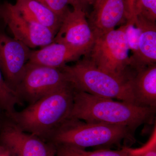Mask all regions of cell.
<instances>
[{"label": "cell", "instance_id": "obj_1", "mask_svg": "<svg viewBox=\"0 0 156 156\" xmlns=\"http://www.w3.org/2000/svg\"><path fill=\"white\" fill-rule=\"evenodd\" d=\"M155 112V108L97 97L74 88L72 108L68 118L125 126L135 130L142 124L151 122Z\"/></svg>", "mask_w": 156, "mask_h": 156}, {"label": "cell", "instance_id": "obj_2", "mask_svg": "<svg viewBox=\"0 0 156 156\" xmlns=\"http://www.w3.org/2000/svg\"><path fill=\"white\" fill-rule=\"evenodd\" d=\"M74 88L70 83L58 88L20 111L5 115L23 131L47 140L68 119L72 108Z\"/></svg>", "mask_w": 156, "mask_h": 156}, {"label": "cell", "instance_id": "obj_3", "mask_svg": "<svg viewBox=\"0 0 156 156\" xmlns=\"http://www.w3.org/2000/svg\"><path fill=\"white\" fill-rule=\"evenodd\" d=\"M134 130L125 126L88 122L68 118L51 133L46 141L55 146L65 145L85 149L119 144L132 138Z\"/></svg>", "mask_w": 156, "mask_h": 156}, {"label": "cell", "instance_id": "obj_4", "mask_svg": "<svg viewBox=\"0 0 156 156\" xmlns=\"http://www.w3.org/2000/svg\"><path fill=\"white\" fill-rule=\"evenodd\" d=\"M61 69L76 89L103 98L117 99L136 105L130 77H118L99 69L89 58Z\"/></svg>", "mask_w": 156, "mask_h": 156}, {"label": "cell", "instance_id": "obj_5", "mask_svg": "<svg viewBox=\"0 0 156 156\" xmlns=\"http://www.w3.org/2000/svg\"><path fill=\"white\" fill-rule=\"evenodd\" d=\"M125 24L117 29L95 37L89 58L99 69L118 77L128 78L131 66L129 48L125 33Z\"/></svg>", "mask_w": 156, "mask_h": 156}, {"label": "cell", "instance_id": "obj_6", "mask_svg": "<svg viewBox=\"0 0 156 156\" xmlns=\"http://www.w3.org/2000/svg\"><path fill=\"white\" fill-rule=\"evenodd\" d=\"M68 83L61 68L27 62L15 92L21 102L30 105Z\"/></svg>", "mask_w": 156, "mask_h": 156}, {"label": "cell", "instance_id": "obj_7", "mask_svg": "<svg viewBox=\"0 0 156 156\" xmlns=\"http://www.w3.org/2000/svg\"><path fill=\"white\" fill-rule=\"evenodd\" d=\"M0 20L8 26L14 38L30 49L51 44L56 35L51 30L23 15L15 5L9 2L0 4Z\"/></svg>", "mask_w": 156, "mask_h": 156}, {"label": "cell", "instance_id": "obj_8", "mask_svg": "<svg viewBox=\"0 0 156 156\" xmlns=\"http://www.w3.org/2000/svg\"><path fill=\"white\" fill-rule=\"evenodd\" d=\"M5 118L0 120V145L11 156H56V146L53 144L23 131Z\"/></svg>", "mask_w": 156, "mask_h": 156}, {"label": "cell", "instance_id": "obj_9", "mask_svg": "<svg viewBox=\"0 0 156 156\" xmlns=\"http://www.w3.org/2000/svg\"><path fill=\"white\" fill-rule=\"evenodd\" d=\"M31 52L22 42L0 31V69L6 83L14 92L22 79Z\"/></svg>", "mask_w": 156, "mask_h": 156}, {"label": "cell", "instance_id": "obj_10", "mask_svg": "<svg viewBox=\"0 0 156 156\" xmlns=\"http://www.w3.org/2000/svg\"><path fill=\"white\" fill-rule=\"evenodd\" d=\"M95 40L85 10L80 8H73L62 17L53 42L84 50L88 54Z\"/></svg>", "mask_w": 156, "mask_h": 156}, {"label": "cell", "instance_id": "obj_11", "mask_svg": "<svg viewBox=\"0 0 156 156\" xmlns=\"http://www.w3.org/2000/svg\"><path fill=\"white\" fill-rule=\"evenodd\" d=\"M126 20L125 0H100L88 21L95 37L115 29Z\"/></svg>", "mask_w": 156, "mask_h": 156}, {"label": "cell", "instance_id": "obj_12", "mask_svg": "<svg viewBox=\"0 0 156 156\" xmlns=\"http://www.w3.org/2000/svg\"><path fill=\"white\" fill-rule=\"evenodd\" d=\"M87 54L84 50L53 42L39 50L32 51L28 62L48 67L61 68L66 65L68 62L78 61L83 55Z\"/></svg>", "mask_w": 156, "mask_h": 156}, {"label": "cell", "instance_id": "obj_13", "mask_svg": "<svg viewBox=\"0 0 156 156\" xmlns=\"http://www.w3.org/2000/svg\"><path fill=\"white\" fill-rule=\"evenodd\" d=\"M140 30L138 55L132 67L136 71L156 62V24L144 17L136 15Z\"/></svg>", "mask_w": 156, "mask_h": 156}, {"label": "cell", "instance_id": "obj_14", "mask_svg": "<svg viewBox=\"0 0 156 156\" xmlns=\"http://www.w3.org/2000/svg\"><path fill=\"white\" fill-rule=\"evenodd\" d=\"M132 76L131 84L135 103L140 106H156V65L149 66Z\"/></svg>", "mask_w": 156, "mask_h": 156}, {"label": "cell", "instance_id": "obj_15", "mask_svg": "<svg viewBox=\"0 0 156 156\" xmlns=\"http://www.w3.org/2000/svg\"><path fill=\"white\" fill-rule=\"evenodd\" d=\"M14 5L23 15L57 34L62 18L43 4L36 0H16Z\"/></svg>", "mask_w": 156, "mask_h": 156}, {"label": "cell", "instance_id": "obj_16", "mask_svg": "<svg viewBox=\"0 0 156 156\" xmlns=\"http://www.w3.org/2000/svg\"><path fill=\"white\" fill-rule=\"evenodd\" d=\"M56 146L55 156H129L126 147L120 150L102 149L87 151L85 149L71 146L59 145Z\"/></svg>", "mask_w": 156, "mask_h": 156}, {"label": "cell", "instance_id": "obj_17", "mask_svg": "<svg viewBox=\"0 0 156 156\" xmlns=\"http://www.w3.org/2000/svg\"><path fill=\"white\" fill-rule=\"evenodd\" d=\"M125 26L126 41L129 50L132 53V56L130 57L131 66H132L138 55V42L140 34L136 15L133 12L126 14Z\"/></svg>", "mask_w": 156, "mask_h": 156}, {"label": "cell", "instance_id": "obj_18", "mask_svg": "<svg viewBox=\"0 0 156 156\" xmlns=\"http://www.w3.org/2000/svg\"><path fill=\"white\" fill-rule=\"evenodd\" d=\"M126 9L137 16L156 23V0H125Z\"/></svg>", "mask_w": 156, "mask_h": 156}, {"label": "cell", "instance_id": "obj_19", "mask_svg": "<svg viewBox=\"0 0 156 156\" xmlns=\"http://www.w3.org/2000/svg\"><path fill=\"white\" fill-rule=\"evenodd\" d=\"M16 92L7 85L0 69V107L6 113H10L15 111L16 105L20 104Z\"/></svg>", "mask_w": 156, "mask_h": 156}, {"label": "cell", "instance_id": "obj_20", "mask_svg": "<svg viewBox=\"0 0 156 156\" xmlns=\"http://www.w3.org/2000/svg\"><path fill=\"white\" fill-rule=\"evenodd\" d=\"M129 156H156V129L153 131L150 138L141 147L131 148L127 147Z\"/></svg>", "mask_w": 156, "mask_h": 156}, {"label": "cell", "instance_id": "obj_21", "mask_svg": "<svg viewBox=\"0 0 156 156\" xmlns=\"http://www.w3.org/2000/svg\"><path fill=\"white\" fill-rule=\"evenodd\" d=\"M54 12L62 19L69 10V0H36Z\"/></svg>", "mask_w": 156, "mask_h": 156}, {"label": "cell", "instance_id": "obj_22", "mask_svg": "<svg viewBox=\"0 0 156 156\" xmlns=\"http://www.w3.org/2000/svg\"><path fill=\"white\" fill-rule=\"evenodd\" d=\"M70 5L73 8H80L85 11V8L87 5V0H69Z\"/></svg>", "mask_w": 156, "mask_h": 156}, {"label": "cell", "instance_id": "obj_23", "mask_svg": "<svg viewBox=\"0 0 156 156\" xmlns=\"http://www.w3.org/2000/svg\"><path fill=\"white\" fill-rule=\"evenodd\" d=\"M0 156H11L9 151L2 146L0 145Z\"/></svg>", "mask_w": 156, "mask_h": 156}, {"label": "cell", "instance_id": "obj_24", "mask_svg": "<svg viewBox=\"0 0 156 156\" xmlns=\"http://www.w3.org/2000/svg\"><path fill=\"white\" fill-rule=\"evenodd\" d=\"M100 0H87V5H92L93 7L96 5Z\"/></svg>", "mask_w": 156, "mask_h": 156}, {"label": "cell", "instance_id": "obj_25", "mask_svg": "<svg viewBox=\"0 0 156 156\" xmlns=\"http://www.w3.org/2000/svg\"><path fill=\"white\" fill-rule=\"evenodd\" d=\"M1 110H2V109H1V107H0V115H1ZM0 120H1V115H0Z\"/></svg>", "mask_w": 156, "mask_h": 156}]
</instances>
